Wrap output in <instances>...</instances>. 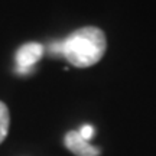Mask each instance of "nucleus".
Returning a JSON list of instances; mask_svg holds the SVG:
<instances>
[{"mask_svg": "<svg viewBox=\"0 0 156 156\" xmlns=\"http://www.w3.org/2000/svg\"><path fill=\"white\" fill-rule=\"evenodd\" d=\"M80 134H81V137L85 140H88L90 137H93V134H94V129L91 127V126H84L81 130H80Z\"/></svg>", "mask_w": 156, "mask_h": 156, "instance_id": "5", "label": "nucleus"}, {"mask_svg": "<svg viewBox=\"0 0 156 156\" xmlns=\"http://www.w3.org/2000/svg\"><path fill=\"white\" fill-rule=\"evenodd\" d=\"M44 55V46L39 44H25L16 52L17 69L20 73H28L30 68L42 58Z\"/></svg>", "mask_w": 156, "mask_h": 156, "instance_id": "3", "label": "nucleus"}, {"mask_svg": "<svg viewBox=\"0 0 156 156\" xmlns=\"http://www.w3.org/2000/svg\"><path fill=\"white\" fill-rule=\"evenodd\" d=\"M10 129V112L3 101H0V145L7 137Z\"/></svg>", "mask_w": 156, "mask_h": 156, "instance_id": "4", "label": "nucleus"}, {"mask_svg": "<svg viewBox=\"0 0 156 156\" xmlns=\"http://www.w3.org/2000/svg\"><path fill=\"white\" fill-rule=\"evenodd\" d=\"M107 51L104 30L97 26H84L69 35L62 44V54L68 62L77 68L95 65Z\"/></svg>", "mask_w": 156, "mask_h": 156, "instance_id": "1", "label": "nucleus"}, {"mask_svg": "<svg viewBox=\"0 0 156 156\" xmlns=\"http://www.w3.org/2000/svg\"><path fill=\"white\" fill-rule=\"evenodd\" d=\"M65 147L75 156H100L101 149L97 146H93L90 142L81 137L80 132L77 130H69L65 134L64 139Z\"/></svg>", "mask_w": 156, "mask_h": 156, "instance_id": "2", "label": "nucleus"}]
</instances>
